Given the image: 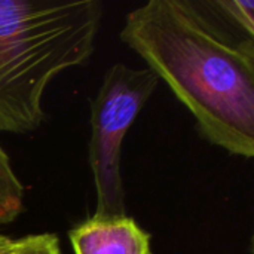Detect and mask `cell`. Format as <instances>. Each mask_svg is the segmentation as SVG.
<instances>
[{"label":"cell","mask_w":254,"mask_h":254,"mask_svg":"<svg viewBox=\"0 0 254 254\" xmlns=\"http://www.w3.org/2000/svg\"><path fill=\"white\" fill-rule=\"evenodd\" d=\"M119 37L189 110L208 143L253 158V40L232 42L189 0L137 6Z\"/></svg>","instance_id":"obj_1"},{"label":"cell","mask_w":254,"mask_h":254,"mask_svg":"<svg viewBox=\"0 0 254 254\" xmlns=\"http://www.w3.org/2000/svg\"><path fill=\"white\" fill-rule=\"evenodd\" d=\"M103 18L100 0H0V132L45 124L48 86L91 60Z\"/></svg>","instance_id":"obj_2"},{"label":"cell","mask_w":254,"mask_h":254,"mask_svg":"<svg viewBox=\"0 0 254 254\" xmlns=\"http://www.w3.org/2000/svg\"><path fill=\"white\" fill-rule=\"evenodd\" d=\"M159 85L147 67L110 65L91 100L88 162L95 190L94 217L127 216L122 176L124 140Z\"/></svg>","instance_id":"obj_3"},{"label":"cell","mask_w":254,"mask_h":254,"mask_svg":"<svg viewBox=\"0 0 254 254\" xmlns=\"http://www.w3.org/2000/svg\"><path fill=\"white\" fill-rule=\"evenodd\" d=\"M73 254H152V237L132 217H89L68 231Z\"/></svg>","instance_id":"obj_4"},{"label":"cell","mask_w":254,"mask_h":254,"mask_svg":"<svg viewBox=\"0 0 254 254\" xmlns=\"http://www.w3.org/2000/svg\"><path fill=\"white\" fill-rule=\"evenodd\" d=\"M24 201L25 188L0 144V226L12 223L22 214Z\"/></svg>","instance_id":"obj_5"},{"label":"cell","mask_w":254,"mask_h":254,"mask_svg":"<svg viewBox=\"0 0 254 254\" xmlns=\"http://www.w3.org/2000/svg\"><path fill=\"white\" fill-rule=\"evenodd\" d=\"M247 39L254 37V1L252 0H214L208 3Z\"/></svg>","instance_id":"obj_6"},{"label":"cell","mask_w":254,"mask_h":254,"mask_svg":"<svg viewBox=\"0 0 254 254\" xmlns=\"http://www.w3.org/2000/svg\"><path fill=\"white\" fill-rule=\"evenodd\" d=\"M9 254H63L55 234H31L15 240Z\"/></svg>","instance_id":"obj_7"}]
</instances>
